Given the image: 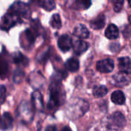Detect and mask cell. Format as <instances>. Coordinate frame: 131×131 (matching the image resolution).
I'll list each match as a JSON object with an SVG mask.
<instances>
[{"instance_id": "30bf717a", "label": "cell", "mask_w": 131, "mask_h": 131, "mask_svg": "<svg viewBox=\"0 0 131 131\" xmlns=\"http://www.w3.org/2000/svg\"><path fill=\"white\" fill-rule=\"evenodd\" d=\"M73 35L79 38H87L89 37V31L88 29L82 24L78 25L73 31Z\"/></svg>"}, {"instance_id": "6da1fadb", "label": "cell", "mask_w": 131, "mask_h": 131, "mask_svg": "<svg viewBox=\"0 0 131 131\" xmlns=\"http://www.w3.org/2000/svg\"><path fill=\"white\" fill-rule=\"evenodd\" d=\"M50 101L48 102V109L56 110L64 100V91L62 84L57 80H53L49 87Z\"/></svg>"}, {"instance_id": "603a6c76", "label": "cell", "mask_w": 131, "mask_h": 131, "mask_svg": "<svg viewBox=\"0 0 131 131\" xmlns=\"http://www.w3.org/2000/svg\"><path fill=\"white\" fill-rule=\"evenodd\" d=\"M5 95H6V90L5 88L2 85L1 86V104H3L5 99Z\"/></svg>"}, {"instance_id": "ba28073f", "label": "cell", "mask_w": 131, "mask_h": 131, "mask_svg": "<svg viewBox=\"0 0 131 131\" xmlns=\"http://www.w3.org/2000/svg\"><path fill=\"white\" fill-rule=\"evenodd\" d=\"M118 67L121 72L128 74L131 72V60L128 57H123L118 59Z\"/></svg>"}, {"instance_id": "ac0fdd59", "label": "cell", "mask_w": 131, "mask_h": 131, "mask_svg": "<svg viewBox=\"0 0 131 131\" xmlns=\"http://www.w3.org/2000/svg\"><path fill=\"white\" fill-rule=\"evenodd\" d=\"M107 88L104 85H100L94 87L93 90V94L95 97H102L107 94Z\"/></svg>"}, {"instance_id": "4316f807", "label": "cell", "mask_w": 131, "mask_h": 131, "mask_svg": "<svg viewBox=\"0 0 131 131\" xmlns=\"http://www.w3.org/2000/svg\"><path fill=\"white\" fill-rule=\"evenodd\" d=\"M128 4H129V6L130 7H131V2L130 1V2H128Z\"/></svg>"}, {"instance_id": "e0dca14e", "label": "cell", "mask_w": 131, "mask_h": 131, "mask_svg": "<svg viewBox=\"0 0 131 131\" xmlns=\"http://www.w3.org/2000/svg\"><path fill=\"white\" fill-rule=\"evenodd\" d=\"M66 68L71 72H75L79 69V61L75 58H71L66 61Z\"/></svg>"}, {"instance_id": "277c9868", "label": "cell", "mask_w": 131, "mask_h": 131, "mask_svg": "<svg viewBox=\"0 0 131 131\" xmlns=\"http://www.w3.org/2000/svg\"><path fill=\"white\" fill-rule=\"evenodd\" d=\"M88 109H89L88 102L83 99H79L74 104L70 105L68 112L70 117L75 119L83 116L88 111Z\"/></svg>"}, {"instance_id": "7c38bea8", "label": "cell", "mask_w": 131, "mask_h": 131, "mask_svg": "<svg viewBox=\"0 0 131 131\" xmlns=\"http://www.w3.org/2000/svg\"><path fill=\"white\" fill-rule=\"evenodd\" d=\"M31 100H32L33 106L37 111H41L43 109L42 95L38 91H35V92H33L31 95Z\"/></svg>"}, {"instance_id": "44dd1931", "label": "cell", "mask_w": 131, "mask_h": 131, "mask_svg": "<svg viewBox=\"0 0 131 131\" xmlns=\"http://www.w3.org/2000/svg\"><path fill=\"white\" fill-rule=\"evenodd\" d=\"M123 5H124V2L123 1H117V2H114V9L116 12H119L121 11L122 8H123Z\"/></svg>"}, {"instance_id": "9a60e30c", "label": "cell", "mask_w": 131, "mask_h": 131, "mask_svg": "<svg viewBox=\"0 0 131 131\" xmlns=\"http://www.w3.org/2000/svg\"><path fill=\"white\" fill-rule=\"evenodd\" d=\"M105 36L108 39H116V38H117L118 36H119V29H118V28L114 24L109 25L108 27L107 28L106 31H105Z\"/></svg>"}, {"instance_id": "d4e9b609", "label": "cell", "mask_w": 131, "mask_h": 131, "mask_svg": "<svg viewBox=\"0 0 131 131\" xmlns=\"http://www.w3.org/2000/svg\"><path fill=\"white\" fill-rule=\"evenodd\" d=\"M61 131H72V130H71V129L69 127H64L61 130Z\"/></svg>"}, {"instance_id": "5bb4252c", "label": "cell", "mask_w": 131, "mask_h": 131, "mask_svg": "<svg viewBox=\"0 0 131 131\" xmlns=\"http://www.w3.org/2000/svg\"><path fill=\"white\" fill-rule=\"evenodd\" d=\"M12 123H13V119H12L11 114L9 113H5L2 117L1 129L2 130L11 129L12 127Z\"/></svg>"}, {"instance_id": "7a4b0ae2", "label": "cell", "mask_w": 131, "mask_h": 131, "mask_svg": "<svg viewBox=\"0 0 131 131\" xmlns=\"http://www.w3.org/2000/svg\"><path fill=\"white\" fill-rule=\"evenodd\" d=\"M8 12L14 15L19 22H21L24 19H27L30 17L29 8L27 4L22 2H15L13 3Z\"/></svg>"}, {"instance_id": "9c48e42d", "label": "cell", "mask_w": 131, "mask_h": 131, "mask_svg": "<svg viewBox=\"0 0 131 131\" xmlns=\"http://www.w3.org/2000/svg\"><path fill=\"white\" fill-rule=\"evenodd\" d=\"M113 81L115 85L117 87H125L129 84V78L127 74L119 72L113 77Z\"/></svg>"}, {"instance_id": "8fae6325", "label": "cell", "mask_w": 131, "mask_h": 131, "mask_svg": "<svg viewBox=\"0 0 131 131\" xmlns=\"http://www.w3.org/2000/svg\"><path fill=\"white\" fill-rule=\"evenodd\" d=\"M73 48L74 54H76L77 55H81L88 49L89 44L83 40H78L74 43Z\"/></svg>"}, {"instance_id": "ffe728a7", "label": "cell", "mask_w": 131, "mask_h": 131, "mask_svg": "<svg viewBox=\"0 0 131 131\" xmlns=\"http://www.w3.org/2000/svg\"><path fill=\"white\" fill-rule=\"evenodd\" d=\"M50 24L51 27L55 29H59L61 27V21L58 14H54L52 15L50 21Z\"/></svg>"}, {"instance_id": "484cf974", "label": "cell", "mask_w": 131, "mask_h": 131, "mask_svg": "<svg viewBox=\"0 0 131 131\" xmlns=\"http://www.w3.org/2000/svg\"><path fill=\"white\" fill-rule=\"evenodd\" d=\"M129 22L130 23V25H131V15L129 17Z\"/></svg>"}, {"instance_id": "8992f818", "label": "cell", "mask_w": 131, "mask_h": 131, "mask_svg": "<svg viewBox=\"0 0 131 131\" xmlns=\"http://www.w3.org/2000/svg\"><path fill=\"white\" fill-rule=\"evenodd\" d=\"M58 46L61 51L65 52L68 51L73 46L72 39L68 35H63L59 37L58 40Z\"/></svg>"}, {"instance_id": "cb8c5ba5", "label": "cell", "mask_w": 131, "mask_h": 131, "mask_svg": "<svg viewBox=\"0 0 131 131\" xmlns=\"http://www.w3.org/2000/svg\"><path fill=\"white\" fill-rule=\"evenodd\" d=\"M45 131H58V129L55 126H48L47 127Z\"/></svg>"}, {"instance_id": "d6986e66", "label": "cell", "mask_w": 131, "mask_h": 131, "mask_svg": "<svg viewBox=\"0 0 131 131\" xmlns=\"http://www.w3.org/2000/svg\"><path fill=\"white\" fill-rule=\"evenodd\" d=\"M38 4L40 7L43 8L46 11H51L55 8V2L51 0H41L38 1Z\"/></svg>"}, {"instance_id": "52a82bcc", "label": "cell", "mask_w": 131, "mask_h": 131, "mask_svg": "<svg viewBox=\"0 0 131 131\" xmlns=\"http://www.w3.org/2000/svg\"><path fill=\"white\" fill-rule=\"evenodd\" d=\"M18 22H19L18 20L14 15H12V14L8 12L2 18V29H3V30H8L9 28H11L12 26H14Z\"/></svg>"}, {"instance_id": "5b68a950", "label": "cell", "mask_w": 131, "mask_h": 131, "mask_svg": "<svg viewBox=\"0 0 131 131\" xmlns=\"http://www.w3.org/2000/svg\"><path fill=\"white\" fill-rule=\"evenodd\" d=\"M97 70L101 73H110L114 68V63L112 59L106 58L97 63Z\"/></svg>"}, {"instance_id": "4fadbf2b", "label": "cell", "mask_w": 131, "mask_h": 131, "mask_svg": "<svg viewBox=\"0 0 131 131\" xmlns=\"http://www.w3.org/2000/svg\"><path fill=\"white\" fill-rule=\"evenodd\" d=\"M104 25H105V16L103 14L98 15L96 18H94L90 22L91 28L95 30L101 29L102 28H104Z\"/></svg>"}, {"instance_id": "3957f363", "label": "cell", "mask_w": 131, "mask_h": 131, "mask_svg": "<svg viewBox=\"0 0 131 131\" xmlns=\"http://www.w3.org/2000/svg\"><path fill=\"white\" fill-rule=\"evenodd\" d=\"M126 124V119L124 114L121 112H114L112 114L107 122V131H117L123 129Z\"/></svg>"}, {"instance_id": "7402d4cb", "label": "cell", "mask_w": 131, "mask_h": 131, "mask_svg": "<svg viewBox=\"0 0 131 131\" xmlns=\"http://www.w3.org/2000/svg\"><path fill=\"white\" fill-rule=\"evenodd\" d=\"M25 60H26V58H24V57L22 56V54H20V53H18V54L16 55V56H15V58H14V61H15V63H16V64H21V63L25 64V63H24V61H25Z\"/></svg>"}, {"instance_id": "2e32d148", "label": "cell", "mask_w": 131, "mask_h": 131, "mask_svg": "<svg viewBox=\"0 0 131 131\" xmlns=\"http://www.w3.org/2000/svg\"><path fill=\"white\" fill-rule=\"evenodd\" d=\"M111 101L116 104L122 105L125 103V95L121 91H115L111 94Z\"/></svg>"}]
</instances>
